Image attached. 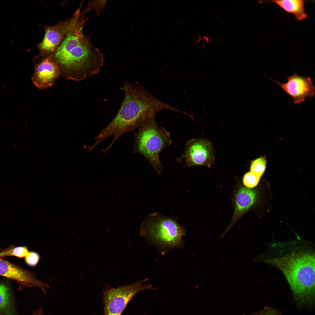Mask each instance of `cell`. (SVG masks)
<instances>
[{"instance_id": "1", "label": "cell", "mask_w": 315, "mask_h": 315, "mask_svg": "<svg viewBox=\"0 0 315 315\" xmlns=\"http://www.w3.org/2000/svg\"><path fill=\"white\" fill-rule=\"evenodd\" d=\"M254 260L279 269L289 284L298 305H311L315 299V252L312 244L294 240L274 243Z\"/></svg>"}, {"instance_id": "2", "label": "cell", "mask_w": 315, "mask_h": 315, "mask_svg": "<svg viewBox=\"0 0 315 315\" xmlns=\"http://www.w3.org/2000/svg\"><path fill=\"white\" fill-rule=\"evenodd\" d=\"M81 7L75 12L69 30L52 56L59 67L60 76L78 81L98 74L104 62L103 55L92 44L90 35L83 34L87 18L81 12Z\"/></svg>"}, {"instance_id": "3", "label": "cell", "mask_w": 315, "mask_h": 315, "mask_svg": "<svg viewBox=\"0 0 315 315\" xmlns=\"http://www.w3.org/2000/svg\"><path fill=\"white\" fill-rule=\"evenodd\" d=\"M123 89L125 97L119 111L108 125L98 132L91 146L92 148L112 136L111 143L104 150L107 151L123 134L135 130L161 110L167 109L181 112L159 100L139 84L127 83Z\"/></svg>"}, {"instance_id": "4", "label": "cell", "mask_w": 315, "mask_h": 315, "mask_svg": "<svg viewBox=\"0 0 315 315\" xmlns=\"http://www.w3.org/2000/svg\"><path fill=\"white\" fill-rule=\"evenodd\" d=\"M186 232L173 218L155 213L147 218L141 226L140 234L164 254L169 250L182 247V237Z\"/></svg>"}, {"instance_id": "5", "label": "cell", "mask_w": 315, "mask_h": 315, "mask_svg": "<svg viewBox=\"0 0 315 315\" xmlns=\"http://www.w3.org/2000/svg\"><path fill=\"white\" fill-rule=\"evenodd\" d=\"M171 143L169 133L158 125L154 116L146 120L139 127L135 137L134 152L144 156L159 174L162 166L159 153Z\"/></svg>"}, {"instance_id": "6", "label": "cell", "mask_w": 315, "mask_h": 315, "mask_svg": "<svg viewBox=\"0 0 315 315\" xmlns=\"http://www.w3.org/2000/svg\"><path fill=\"white\" fill-rule=\"evenodd\" d=\"M146 279L116 288L107 284L102 290L104 315H121L127 305L137 293L144 290L154 289L151 285L143 284Z\"/></svg>"}, {"instance_id": "7", "label": "cell", "mask_w": 315, "mask_h": 315, "mask_svg": "<svg viewBox=\"0 0 315 315\" xmlns=\"http://www.w3.org/2000/svg\"><path fill=\"white\" fill-rule=\"evenodd\" d=\"M183 158L187 166L201 165L210 167L214 162L215 152L208 140L194 139L187 143Z\"/></svg>"}, {"instance_id": "8", "label": "cell", "mask_w": 315, "mask_h": 315, "mask_svg": "<svg viewBox=\"0 0 315 315\" xmlns=\"http://www.w3.org/2000/svg\"><path fill=\"white\" fill-rule=\"evenodd\" d=\"M72 17L59 21L55 25L43 26L45 34L42 41L37 46L39 54L36 56L43 58L52 56L63 40L71 24Z\"/></svg>"}, {"instance_id": "9", "label": "cell", "mask_w": 315, "mask_h": 315, "mask_svg": "<svg viewBox=\"0 0 315 315\" xmlns=\"http://www.w3.org/2000/svg\"><path fill=\"white\" fill-rule=\"evenodd\" d=\"M287 82L282 83L274 80H271L279 86L293 99L294 104H300L307 98L314 96L315 88L309 77L301 76L296 73L288 76Z\"/></svg>"}, {"instance_id": "10", "label": "cell", "mask_w": 315, "mask_h": 315, "mask_svg": "<svg viewBox=\"0 0 315 315\" xmlns=\"http://www.w3.org/2000/svg\"><path fill=\"white\" fill-rule=\"evenodd\" d=\"M33 61L34 71L32 77L33 84L41 90L48 89L53 85L56 79L60 76V72L52 56L43 58L36 57Z\"/></svg>"}, {"instance_id": "11", "label": "cell", "mask_w": 315, "mask_h": 315, "mask_svg": "<svg viewBox=\"0 0 315 315\" xmlns=\"http://www.w3.org/2000/svg\"><path fill=\"white\" fill-rule=\"evenodd\" d=\"M35 274L19 266L0 258V276L16 281L21 288L39 287L44 294L49 286L37 279Z\"/></svg>"}, {"instance_id": "12", "label": "cell", "mask_w": 315, "mask_h": 315, "mask_svg": "<svg viewBox=\"0 0 315 315\" xmlns=\"http://www.w3.org/2000/svg\"><path fill=\"white\" fill-rule=\"evenodd\" d=\"M257 196L255 190L244 187L239 189L235 197V210L232 218L229 225L222 234V238L225 237L237 221L254 204Z\"/></svg>"}, {"instance_id": "13", "label": "cell", "mask_w": 315, "mask_h": 315, "mask_svg": "<svg viewBox=\"0 0 315 315\" xmlns=\"http://www.w3.org/2000/svg\"><path fill=\"white\" fill-rule=\"evenodd\" d=\"M278 5L286 12L292 14L298 21L306 19L307 15L303 0H275L269 1Z\"/></svg>"}, {"instance_id": "14", "label": "cell", "mask_w": 315, "mask_h": 315, "mask_svg": "<svg viewBox=\"0 0 315 315\" xmlns=\"http://www.w3.org/2000/svg\"><path fill=\"white\" fill-rule=\"evenodd\" d=\"M28 252L26 246L15 247L11 245L6 249L0 248V258L10 256L22 258L25 257Z\"/></svg>"}, {"instance_id": "15", "label": "cell", "mask_w": 315, "mask_h": 315, "mask_svg": "<svg viewBox=\"0 0 315 315\" xmlns=\"http://www.w3.org/2000/svg\"><path fill=\"white\" fill-rule=\"evenodd\" d=\"M10 304L9 289L4 284H0V313L7 312Z\"/></svg>"}, {"instance_id": "16", "label": "cell", "mask_w": 315, "mask_h": 315, "mask_svg": "<svg viewBox=\"0 0 315 315\" xmlns=\"http://www.w3.org/2000/svg\"><path fill=\"white\" fill-rule=\"evenodd\" d=\"M267 161L264 157H259L252 161L250 165V172L261 177L266 168Z\"/></svg>"}, {"instance_id": "17", "label": "cell", "mask_w": 315, "mask_h": 315, "mask_svg": "<svg viewBox=\"0 0 315 315\" xmlns=\"http://www.w3.org/2000/svg\"><path fill=\"white\" fill-rule=\"evenodd\" d=\"M260 177L251 172L245 174L243 177V183L246 188H251L256 186L258 184Z\"/></svg>"}, {"instance_id": "18", "label": "cell", "mask_w": 315, "mask_h": 315, "mask_svg": "<svg viewBox=\"0 0 315 315\" xmlns=\"http://www.w3.org/2000/svg\"><path fill=\"white\" fill-rule=\"evenodd\" d=\"M107 1H89L87 8L83 10V13H85L90 10L94 9L97 15H99L101 11L103 10L106 3Z\"/></svg>"}, {"instance_id": "19", "label": "cell", "mask_w": 315, "mask_h": 315, "mask_svg": "<svg viewBox=\"0 0 315 315\" xmlns=\"http://www.w3.org/2000/svg\"><path fill=\"white\" fill-rule=\"evenodd\" d=\"M40 258L39 255L36 252H29L25 256V261L29 265L34 266L38 264Z\"/></svg>"}, {"instance_id": "20", "label": "cell", "mask_w": 315, "mask_h": 315, "mask_svg": "<svg viewBox=\"0 0 315 315\" xmlns=\"http://www.w3.org/2000/svg\"><path fill=\"white\" fill-rule=\"evenodd\" d=\"M249 315H280V314L273 309L268 307L266 308L262 311Z\"/></svg>"}, {"instance_id": "21", "label": "cell", "mask_w": 315, "mask_h": 315, "mask_svg": "<svg viewBox=\"0 0 315 315\" xmlns=\"http://www.w3.org/2000/svg\"><path fill=\"white\" fill-rule=\"evenodd\" d=\"M43 307L41 306L36 311H34L32 315H45L43 313Z\"/></svg>"}]
</instances>
